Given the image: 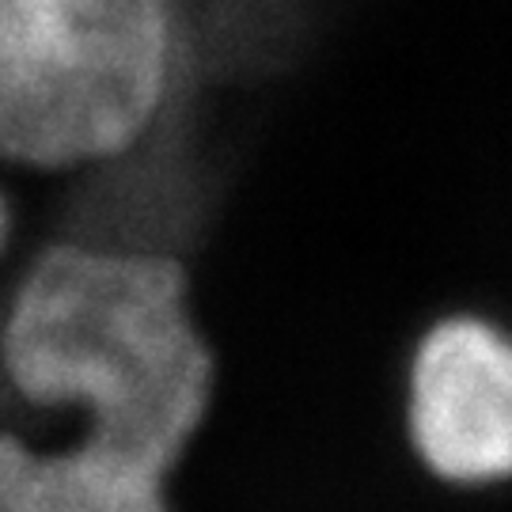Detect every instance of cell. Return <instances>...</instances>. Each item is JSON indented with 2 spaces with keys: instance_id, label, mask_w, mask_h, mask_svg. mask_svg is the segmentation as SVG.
I'll return each mask as SVG.
<instances>
[{
  "instance_id": "obj_1",
  "label": "cell",
  "mask_w": 512,
  "mask_h": 512,
  "mask_svg": "<svg viewBox=\"0 0 512 512\" xmlns=\"http://www.w3.org/2000/svg\"><path fill=\"white\" fill-rule=\"evenodd\" d=\"M0 376L27 414L23 437L99 444L171 478L217 380L186 262L84 239L16 251Z\"/></svg>"
},
{
  "instance_id": "obj_2",
  "label": "cell",
  "mask_w": 512,
  "mask_h": 512,
  "mask_svg": "<svg viewBox=\"0 0 512 512\" xmlns=\"http://www.w3.org/2000/svg\"><path fill=\"white\" fill-rule=\"evenodd\" d=\"M167 0H0V167L122 160L171 92Z\"/></svg>"
},
{
  "instance_id": "obj_3",
  "label": "cell",
  "mask_w": 512,
  "mask_h": 512,
  "mask_svg": "<svg viewBox=\"0 0 512 512\" xmlns=\"http://www.w3.org/2000/svg\"><path fill=\"white\" fill-rule=\"evenodd\" d=\"M403 433L425 475L456 490L512 482V327L486 311L425 323L403 372Z\"/></svg>"
},
{
  "instance_id": "obj_4",
  "label": "cell",
  "mask_w": 512,
  "mask_h": 512,
  "mask_svg": "<svg viewBox=\"0 0 512 512\" xmlns=\"http://www.w3.org/2000/svg\"><path fill=\"white\" fill-rule=\"evenodd\" d=\"M167 482L99 444L0 429V512H171Z\"/></svg>"
},
{
  "instance_id": "obj_5",
  "label": "cell",
  "mask_w": 512,
  "mask_h": 512,
  "mask_svg": "<svg viewBox=\"0 0 512 512\" xmlns=\"http://www.w3.org/2000/svg\"><path fill=\"white\" fill-rule=\"evenodd\" d=\"M19 243V224L16 217H12V205H8V198H4V186H0V270L16 258V247Z\"/></svg>"
}]
</instances>
